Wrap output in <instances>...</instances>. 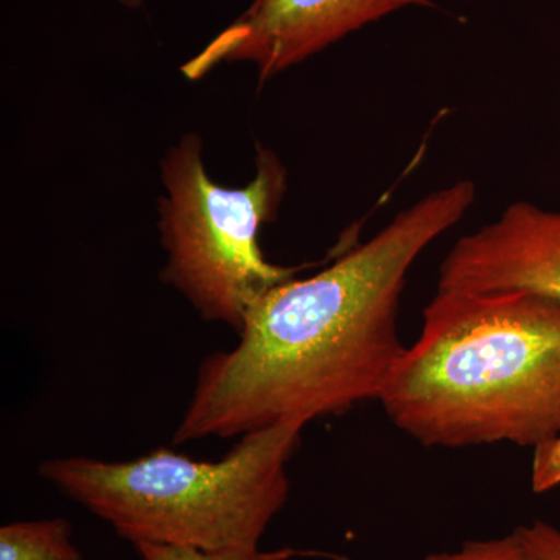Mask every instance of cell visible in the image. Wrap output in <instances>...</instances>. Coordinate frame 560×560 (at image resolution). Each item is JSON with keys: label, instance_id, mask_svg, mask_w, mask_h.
<instances>
[{"label": "cell", "instance_id": "cell-1", "mask_svg": "<svg viewBox=\"0 0 560 560\" xmlns=\"http://www.w3.org/2000/svg\"><path fill=\"white\" fill-rule=\"evenodd\" d=\"M458 180L397 213L326 270L290 279L250 308L238 342L202 361L173 444L300 425L381 399L405 348L401 291L420 254L471 208Z\"/></svg>", "mask_w": 560, "mask_h": 560}, {"label": "cell", "instance_id": "cell-2", "mask_svg": "<svg viewBox=\"0 0 560 560\" xmlns=\"http://www.w3.org/2000/svg\"><path fill=\"white\" fill-rule=\"evenodd\" d=\"M378 400L425 447L547 444L560 434L559 302L438 291Z\"/></svg>", "mask_w": 560, "mask_h": 560}, {"label": "cell", "instance_id": "cell-3", "mask_svg": "<svg viewBox=\"0 0 560 560\" xmlns=\"http://www.w3.org/2000/svg\"><path fill=\"white\" fill-rule=\"evenodd\" d=\"M301 431L300 425L250 431L219 460L161 447L130 460L46 459L39 475L132 545L259 550L289 497L287 466Z\"/></svg>", "mask_w": 560, "mask_h": 560}, {"label": "cell", "instance_id": "cell-4", "mask_svg": "<svg viewBox=\"0 0 560 560\" xmlns=\"http://www.w3.org/2000/svg\"><path fill=\"white\" fill-rule=\"evenodd\" d=\"M167 195L160 231L167 253L161 276L210 323L241 331L253 305L301 268L265 259L261 224L270 221L285 191L287 173L270 150H259L248 186L213 183L201 160V142L186 136L162 162Z\"/></svg>", "mask_w": 560, "mask_h": 560}, {"label": "cell", "instance_id": "cell-5", "mask_svg": "<svg viewBox=\"0 0 560 560\" xmlns=\"http://www.w3.org/2000/svg\"><path fill=\"white\" fill-rule=\"evenodd\" d=\"M431 0H250L248 10L183 66L200 79L223 62H249L260 81L300 65L350 33Z\"/></svg>", "mask_w": 560, "mask_h": 560}, {"label": "cell", "instance_id": "cell-6", "mask_svg": "<svg viewBox=\"0 0 560 560\" xmlns=\"http://www.w3.org/2000/svg\"><path fill=\"white\" fill-rule=\"evenodd\" d=\"M440 291H529L560 304V212L517 201L464 235L442 261Z\"/></svg>", "mask_w": 560, "mask_h": 560}, {"label": "cell", "instance_id": "cell-7", "mask_svg": "<svg viewBox=\"0 0 560 560\" xmlns=\"http://www.w3.org/2000/svg\"><path fill=\"white\" fill-rule=\"evenodd\" d=\"M0 560H83L65 518L14 522L0 528Z\"/></svg>", "mask_w": 560, "mask_h": 560}, {"label": "cell", "instance_id": "cell-8", "mask_svg": "<svg viewBox=\"0 0 560 560\" xmlns=\"http://www.w3.org/2000/svg\"><path fill=\"white\" fill-rule=\"evenodd\" d=\"M142 560H279L289 552H260L259 550L202 551L197 548L175 547V545L142 544L135 545Z\"/></svg>", "mask_w": 560, "mask_h": 560}, {"label": "cell", "instance_id": "cell-9", "mask_svg": "<svg viewBox=\"0 0 560 560\" xmlns=\"http://www.w3.org/2000/svg\"><path fill=\"white\" fill-rule=\"evenodd\" d=\"M423 560H528L518 534L499 539L466 541L458 551L438 552Z\"/></svg>", "mask_w": 560, "mask_h": 560}, {"label": "cell", "instance_id": "cell-10", "mask_svg": "<svg viewBox=\"0 0 560 560\" xmlns=\"http://www.w3.org/2000/svg\"><path fill=\"white\" fill-rule=\"evenodd\" d=\"M528 560H560V530L545 522L515 529Z\"/></svg>", "mask_w": 560, "mask_h": 560}, {"label": "cell", "instance_id": "cell-11", "mask_svg": "<svg viewBox=\"0 0 560 560\" xmlns=\"http://www.w3.org/2000/svg\"><path fill=\"white\" fill-rule=\"evenodd\" d=\"M560 485V434L534 448L530 486L536 493L548 492Z\"/></svg>", "mask_w": 560, "mask_h": 560}, {"label": "cell", "instance_id": "cell-12", "mask_svg": "<svg viewBox=\"0 0 560 560\" xmlns=\"http://www.w3.org/2000/svg\"><path fill=\"white\" fill-rule=\"evenodd\" d=\"M121 2H128V3H130V0H121Z\"/></svg>", "mask_w": 560, "mask_h": 560}]
</instances>
